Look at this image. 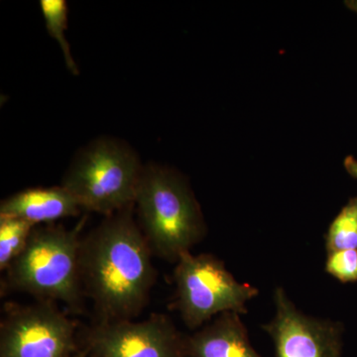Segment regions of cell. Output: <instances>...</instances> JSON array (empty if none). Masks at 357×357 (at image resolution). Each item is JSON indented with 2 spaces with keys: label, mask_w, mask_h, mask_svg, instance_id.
Segmentation results:
<instances>
[{
  "label": "cell",
  "mask_w": 357,
  "mask_h": 357,
  "mask_svg": "<svg viewBox=\"0 0 357 357\" xmlns=\"http://www.w3.org/2000/svg\"><path fill=\"white\" fill-rule=\"evenodd\" d=\"M134 204L107 215L81 241L79 273L98 323L129 321L142 312L156 280L152 252Z\"/></svg>",
  "instance_id": "cell-1"
},
{
  "label": "cell",
  "mask_w": 357,
  "mask_h": 357,
  "mask_svg": "<svg viewBox=\"0 0 357 357\" xmlns=\"http://www.w3.org/2000/svg\"><path fill=\"white\" fill-rule=\"evenodd\" d=\"M134 206L153 255L177 262L206 236L201 206L187 180L170 169L143 168Z\"/></svg>",
  "instance_id": "cell-2"
},
{
  "label": "cell",
  "mask_w": 357,
  "mask_h": 357,
  "mask_svg": "<svg viewBox=\"0 0 357 357\" xmlns=\"http://www.w3.org/2000/svg\"><path fill=\"white\" fill-rule=\"evenodd\" d=\"M79 230L35 227L22 252L6 270V285L37 301L64 303L79 311L86 296L79 273Z\"/></svg>",
  "instance_id": "cell-3"
},
{
  "label": "cell",
  "mask_w": 357,
  "mask_h": 357,
  "mask_svg": "<svg viewBox=\"0 0 357 357\" xmlns=\"http://www.w3.org/2000/svg\"><path fill=\"white\" fill-rule=\"evenodd\" d=\"M142 170L131 148L109 138L98 139L77 155L62 185L83 210L107 217L134 204Z\"/></svg>",
  "instance_id": "cell-4"
},
{
  "label": "cell",
  "mask_w": 357,
  "mask_h": 357,
  "mask_svg": "<svg viewBox=\"0 0 357 357\" xmlns=\"http://www.w3.org/2000/svg\"><path fill=\"white\" fill-rule=\"evenodd\" d=\"M174 279V306L192 330L225 312L246 314V305L259 294L255 286L237 281L222 260L208 253L194 255L189 251L181 255Z\"/></svg>",
  "instance_id": "cell-5"
},
{
  "label": "cell",
  "mask_w": 357,
  "mask_h": 357,
  "mask_svg": "<svg viewBox=\"0 0 357 357\" xmlns=\"http://www.w3.org/2000/svg\"><path fill=\"white\" fill-rule=\"evenodd\" d=\"M0 325V357H72L77 324L56 303L8 304Z\"/></svg>",
  "instance_id": "cell-6"
},
{
  "label": "cell",
  "mask_w": 357,
  "mask_h": 357,
  "mask_svg": "<svg viewBox=\"0 0 357 357\" xmlns=\"http://www.w3.org/2000/svg\"><path fill=\"white\" fill-rule=\"evenodd\" d=\"M96 357H185V337L168 317L152 314L140 321L98 323L86 337Z\"/></svg>",
  "instance_id": "cell-7"
},
{
  "label": "cell",
  "mask_w": 357,
  "mask_h": 357,
  "mask_svg": "<svg viewBox=\"0 0 357 357\" xmlns=\"http://www.w3.org/2000/svg\"><path fill=\"white\" fill-rule=\"evenodd\" d=\"M273 319L262 326L273 340L276 357H340L342 330L328 319L300 311L283 288L274 291Z\"/></svg>",
  "instance_id": "cell-8"
},
{
  "label": "cell",
  "mask_w": 357,
  "mask_h": 357,
  "mask_svg": "<svg viewBox=\"0 0 357 357\" xmlns=\"http://www.w3.org/2000/svg\"><path fill=\"white\" fill-rule=\"evenodd\" d=\"M190 357H262L249 340L248 328L236 312L218 314L185 337Z\"/></svg>",
  "instance_id": "cell-9"
},
{
  "label": "cell",
  "mask_w": 357,
  "mask_h": 357,
  "mask_svg": "<svg viewBox=\"0 0 357 357\" xmlns=\"http://www.w3.org/2000/svg\"><path fill=\"white\" fill-rule=\"evenodd\" d=\"M82 210L75 197L63 185L34 188L2 201L0 217L20 218L37 227L42 223L76 217Z\"/></svg>",
  "instance_id": "cell-10"
},
{
  "label": "cell",
  "mask_w": 357,
  "mask_h": 357,
  "mask_svg": "<svg viewBox=\"0 0 357 357\" xmlns=\"http://www.w3.org/2000/svg\"><path fill=\"white\" fill-rule=\"evenodd\" d=\"M326 253L357 250V197L349 199L333 218L325 236Z\"/></svg>",
  "instance_id": "cell-11"
},
{
  "label": "cell",
  "mask_w": 357,
  "mask_h": 357,
  "mask_svg": "<svg viewBox=\"0 0 357 357\" xmlns=\"http://www.w3.org/2000/svg\"><path fill=\"white\" fill-rule=\"evenodd\" d=\"M35 225L16 218L0 217V270H6L22 252Z\"/></svg>",
  "instance_id": "cell-12"
},
{
  "label": "cell",
  "mask_w": 357,
  "mask_h": 357,
  "mask_svg": "<svg viewBox=\"0 0 357 357\" xmlns=\"http://www.w3.org/2000/svg\"><path fill=\"white\" fill-rule=\"evenodd\" d=\"M42 14L46 22L47 30L54 39L57 40L64 54L66 65L74 75H79L76 62L70 54L69 42L65 36L68 29V6L64 0H41L40 1Z\"/></svg>",
  "instance_id": "cell-13"
},
{
  "label": "cell",
  "mask_w": 357,
  "mask_h": 357,
  "mask_svg": "<svg viewBox=\"0 0 357 357\" xmlns=\"http://www.w3.org/2000/svg\"><path fill=\"white\" fill-rule=\"evenodd\" d=\"M326 255V273L344 284L357 282L356 249L333 251Z\"/></svg>",
  "instance_id": "cell-14"
},
{
  "label": "cell",
  "mask_w": 357,
  "mask_h": 357,
  "mask_svg": "<svg viewBox=\"0 0 357 357\" xmlns=\"http://www.w3.org/2000/svg\"><path fill=\"white\" fill-rule=\"evenodd\" d=\"M344 166L347 172L357 180V159L354 156L345 157Z\"/></svg>",
  "instance_id": "cell-15"
},
{
  "label": "cell",
  "mask_w": 357,
  "mask_h": 357,
  "mask_svg": "<svg viewBox=\"0 0 357 357\" xmlns=\"http://www.w3.org/2000/svg\"><path fill=\"white\" fill-rule=\"evenodd\" d=\"M344 3L351 10L357 13V0H349V1H345Z\"/></svg>",
  "instance_id": "cell-16"
}]
</instances>
